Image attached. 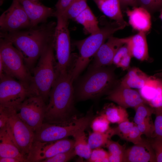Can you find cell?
Returning <instances> with one entry per match:
<instances>
[{
	"mask_svg": "<svg viewBox=\"0 0 162 162\" xmlns=\"http://www.w3.org/2000/svg\"><path fill=\"white\" fill-rule=\"evenodd\" d=\"M32 27L28 17L17 0H13L10 6L0 16V32H14Z\"/></svg>",
	"mask_w": 162,
	"mask_h": 162,
	"instance_id": "obj_13",
	"label": "cell"
},
{
	"mask_svg": "<svg viewBox=\"0 0 162 162\" xmlns=\"http://www.w3.org/2000/svg\"><path fill=\"white\" fill-rule=\"evenodd\" d=\"M76 155L74 148L58 154L49 158L43 160L41 162H66L73 158Z\"/></svg>",
	"mask_w": 162,
	"mask_h": 162,
	"instance_id": "obj_36",
	"label": "cell"
},
{
	"mask_svg": "<svg viewBox=\"0 0 162 162\" xmlns=\"http://www.w3.org/2000/svg\"><path fill=\"white\" fill-rule=\"evenodd\" d=\"M115 82L112 69L105 66L91 68L79 84L77 98L85 100L97 97L112 88Z\"/></svg>",
	"mask_w": 162,
	"mask_h": 162,
	"instance_id": "obj_5",
	"label": "cell"
},
{
	"mask_svg": "<svg viewBox=\"0 0 162 162\" xmlns=\"http://www.w3.org/2000/svg\"><path fill=\"white\" fill-rule=\"evenodd\" d=\"M152 139L150 142L155 153L156 162H162V139Z\"/></svg>",
	"mask_w": 162,
	"mask_h": 162,
	"instance_id": "obj_39",
	"label": "cell"
},
{
	"mask_svg": "<svg viewBox=\"0 0 162 162\" xmlns=\"http://www.w3.org/2000/svg\"><path fill=\"white\" fill-rule=\"evenodd\" d=\"M138 6L150 12L162 9V0H137Z\"/></svg>",
	"mask_w": 162,
	"mask_h": 162,
	"instance_id": "obj_35",
	"label": "cell"
},
{
	"mask_svg": "<svg viewBox=\"0 0 162 162\" xmlns=\"http://www.w3.org/2000/svg\"><path fill=\"white\" fill-rule=\"evenodd\" d=\"M73 81L69 71L58 75L49 94L44 122L67 125L78 118L74 113Z\"/></svg>",
	"mask_w": 162,
	"mask_h": 162,
	"instance_id": "obj_2",
	"label": "cell"
},
{
	"mask_svg": "<svg viewBox=\"0 0 162 162\" xmlns=\"http://www.w3.org/2000/svg\"><path fill=\"white\" fill-rule=\"evenodd\" d=\"M56 23L51 21L29 28L0 32V38L11 42L22 55L28 69L32 70L46 46L55 37Z\"/></svg>",
	"mask_w": 162,
	"mask_h": 162,
	"instance_id": "obj_1",
	"label": "cell"
},
{
	"mask_svg": "<svg viewBox=\"0 0 162 162\" xmlns=\"http://www.w3.org/2000/svg\"><path fill=\"white\" fill-rule=\"evenodd\" d=\"M128 17L129 22L133 28L139 32H146L150 29L151 17L150 12L139 7H133L132 10L126 11Z\"/></svg>",
	"mask_w": 162,
	"mask_h": 162,
	"instance_id": "obj_20",
	"label": "cell"
},
{
	"mask_svg": "<svg viewBox=\"0 0 162 162\" xmlns=\"http://www.w3.org/2000/svg\"><path fill=\"white\" fill-rule=\"evenodd\" d=\"M139 92L146 103L154 108H162V78L151 76Z\"/></svg>",
	"mask_w": 162,
	"mask_h": 162,
	"instance_id": "obj_17",
	"label": "cell"
},
{
	"mask_svg": "<svg viewBox=\"0 0 162 162\" xmlns=\"http://www.w3.org/2000/svg\"><path fill=\"white\" fill-rule=\"evenodd\" d=\"M0 157L16 158L26 162V158L16 145L7 123L0 128Z\"/></svg>",
	"mask_w": 162,
	"mask_h": 162,
	"instance_id": "obj_19",
	"label": "cell"
},
{
	"mask_svg": "<svg viewBox=\"0 0 162 162\" xmlns=\"http://www.w3.org/2000/svg\"><path fill=\"white\" fill-rule=\"evenodd\" d=\"M21 4L28 17L32 27L40 23L47 22L48 19L55 16V10L46 6L38 1L17 0Z\"/></svg>",
	"mask_w": 162,
	"mask_h": 162,
	"instance_id": "obj_16",
	"label": "cell"
},
{
	"mask_svg": "<svg viewBox=\"0 0 162 162\" xmlns=\"http://www.w3.org/2000/svg\"><path fill=\"white\" fill-rule=\"evenodd\" d=\"M160 18L162 20V9L160 10Z\"/></svg>",
	"mask_w": 162,
	"mask_h": 162,
	"instance_id": "obj_44",
	"label": "cell"
},
{
	"mask_svg": "<svg viewBox=\"0 0 162 162\" xmlns=\"http://www.w3.org/2000/svg\"><path fill=\"white\" fill-rule=\"evenodd\" d=\"M101 114L110 123H119L128 120V115L126 109L111 104L106 106Z\"/></svg>",
	"mask_w": 162,
	"mask_h": 162,
	"instance_id": "obj_25",
	"label": "cell"
},
{
	"mask_svg": "<svg viewBox=\"0 0 162 162\" xmlns=\"http://www.w3.org/2000/svg\"><path fill=\"white\" fill-rule=\"evenodd\" d=\"M3 1H4L5 0H2ZM36 0V1H38V0Z\"/></svg>",
	"mask_w": 162,
	"mask_h": 162,
	"instance_id": "obj_46",
	"label": "cell"
},
{
	"mask_svg": "<svg viewBox=\"0 0 162 162\" xmlns=\"http://www.w3.org/2000/svg\"><path fill=\"white\" fill-rule=\"evenodd\" d=\"M0 57L3 65L1 76L7 74L29 86L32 76L22 55L11 42L2 38L0 39Z\"/></svg>",
	"mask_w": 162,
	"mask_h": 162,
	"instance_id": "obj_6",
	"label": "cell"
},
{
	"mask_svg": "<svg viewBox=\"0 0 162 162\" xmlns=\"http://www.w3.org/2000/svg\"><path fill=\"white\" fill-rule=\"evenodd\" d=\"M123 162H156L155 153L150 142L143 140L125 149Z\"/></svg>",
	"mask_w": 162,
	"mask_h": 162,
	"instance_id": "obj_18",
	"label": "cell"
},
{
	"mask_svg": "<svg viewBox=\"0 0 162 162\" xmlns=\"http://www.w3.org/2000/svg\"><path fill=\"white\" fill-rule=\"evenodd\" d=\"M74 141L66 138L56 141H34L26 162H41L61 153L74 148Z\"/></svg>",
	"mask_w": 162,
	"mask_h": 162,
	"instance_id": "obj_12",
	"label": "cell"
},
{
	"mask_svg": "<svg viewBox=\"0 0 162 162\" xmlns=\"http://www.w3.org/2000/svg\"><path fill=\"white\" fill-rule=\"evenodd\" d=\"M128 38H119L112 35L109 37L94 56L91 68L104 67L112 64L116 52L120 47L127 43Z\"/></svg>",
	"mask_w": 162,
	"mask_h": 162,
	"instance_id": "obj_14",
	"label": "cell"
},
{
	"mask_svg": "<svg viewBox=\"0 0 162 162\" xmlns=\"http://www.w3.org/2000/svg\"><path fill=\"white\" fill-rule=\"evenodd\" d=\"M120 84L125 86L138 89L142 88L149 80V76L139 68L133 67L128 70Z\"/></svg>",
	"mask_w": 162,
	"mask_h": 162,
	"instance_id": "obj_23",
	"label": "cell"
},
{
	"mask_svg": "<svg viewBox=\"0 0 162 162\" xmlns=\"http://www.w3.org/2000/svg\"><path fill=\"white\" fill-rule=\"evenodd\" d=\"M0 111L7 117L16 145L26 160L34 141V132L18 117L13 107L0 106Z\"/></svg>",
	"mask_w": 162,
	"mask_h": 162,
	"instance_id": "obj_10",
	"label": "cell"
},
{
	"mask_svg": "<svg viewBox=\"0 0 162 162\" xmlns=\"http://www.w3.org/2000/svg\"><path fill=\"white\" fill-rule=\"evenodd\" d=\"M73 0H58L55 5V17L63 15Z\"/></svg>",
	"mask_w": 162,
	"mask_h": 162,
	"instance_id": "obj_40",
	"label": "cell"
},
{
	"mask_svg": "<svg viewBox=\"0 0 162 162\" xmlns=\"http://www.w3.org/2000/svg\"><path fill=\"white\" fill-rule=\"evenodd\" d=\"M134 125V123L129 120L122 122L118 124L117 127L113 128L114 135H117L122 139L126 140Z\"/></svg>",
	"mask_w": 162,
	"mask_h": 162,
	"instance_id": "obj_33",
	"label": "cell"
},
{
	"mask_svg": "<svg viewBox=\"0 0 162 162\" xmlns=\"http://www.w3.org/2000/svg\"><path fill=\"white\" fill-rule=\"evenodd\" d=\"M106 98L125 109L134 108L141 104L146 103L139 92L121 84L111 90Z\"/></svg>",
	"mask_w": 162,
	"mask_h": 162,
	"instance_id": "obj_15",
	"label": "cell"
},
{
	"mask_svg": "<svg viewBox=\"0 0 162 162\" xmlns=\"http://www.w3.org/2000/svg\"><path fill=\"white\" fill-rule=\"evenodd\" d=\"M0 162H24L21 159L13 157H0Z\"/></svg>",
	"mask_w": 162,
	"mask_h": 162,
	"instance_id": "obj_42",
	"label": "cell"
},
{
	"mask_svg": "<svg viewBox=\"0 0 162 162\" xmlns=\"http://www.w3.org/2000/svg\"><path fill=\"white\" fill-rule=\"evenodd\" d=\"M46 106L41 97L31 95L13 107L18 117L35 133L40 129L44 122Z\"/></svg>",
	"mask_w": 162,
	"mask_h": 162,
	"instance_id": "obj_9",
	"label": "cell"
},
{
	"mask_svg": "<svg viewBox=\"0 0 162 162\" xmlns=\"http://www.w3.org/2000/svg\"><path fill=\"white\" fill-rule=\"evenodd\" d=\"M135 114L134 117V123L139 124H152V115L154 113V108L142 103L135 107Z\"/></svg>",
	"mask_w": 162,
	"mask_h": 162,
	"instance_id": "obj_27",
	"label": "cell"
},
{
	"mask_svg": "<svg viewBox=\"0 0 162 162\" xmlns=\"http://www.w3.org/2000/svg\"><path fill=\"white\" fill-rule=\"evenodd\" d=\"M105 15L117 22L126 26L121 9L120 0H92Z\"/></svg>",
	"mask_w": 162,
	"mask_h": 162,
	"instance_id": "obj_22",
	"label": "cell"
},
{
	"mask_svg": "<svg viewBox=\"0 0 162 162\" xmlns=\"http://www.w3.org/2000/svg\"><path fill=\"white\" fill-rule=\"evenodd\" d=\"M121 6L125 7L127 6L133 7H137L138 5L137 0H120Z\"/></svg>",
	"mask_w": 162,
	"mask_h": 162,
	"instance_id": "obj_41",
	"label": "cell"
},
{
	"mask_svg": "<svg viewBox=\"0 0 162 162\" xmlns=\"http://www.w3.org/2000/svg\"><path fill=\"white\" fill-rule=\"evenodd\" d=\"M31 95L28 86L6 74L0 76V106L14 107Z\"/></svg>",
	"mask_w": 162,
	"mask_h": 162,
	"instance_id": "obj_11",
	"label": "cell"
},
{
	"mask_svg": "<svg viewBox=\"0 0 162 162\" xmlns=\"http://www.w3.org/2000/svg\"><path fill=\"white\" fill-rule=\"evenodd\" d=\"M109 152L100 148H97L92 150L87 161L90 162H109Z\"/></svg>",
	"mask_w": 162,
	"mask_h": 162,
	"instance_id": "obj_37",
	"label": "cell"
},
{
	"mask_svg": "<svg viewBox=\"0 0 162 162\" xmlns=\"http://www.w3.org/2000/svg\"><path fill=\"white\" fill-rule=\"evenodd\" d=\"M132 57L126 43L118 50L114 57L112 64L124 70H128L130 68Z\"/></svg>",
	"mask_w": 162,
	"mask_h": 162,
	"instance_id": "obj_28",
	"label": "cell"
},
{
	"mask_svg": "<svg viewBox=\"0 0 162 162\" xmlns=\"http://www.w3.org/2000/svg\"><path fill=\"white\" fill-rule=\"evenodd\" d=\"M92 120V116L88 115L77 118L67 125L43 122L40 129L34 133V141L51 142L70 136H73L78 133L85 131L91 124Z\"/></svg>",
	"mask_w": 162,
	"mask_h": 162,
	"instance_id": "obj_7",
	"label": "cell"
},
{
	"mask_svg": "<svg viewBox=\"0 0 162 162\" xmlns=\"http://www.w3.org/2000/svg\"><path fill=\"white\" fill-rule=\"evenodd\" d=\"M116 21L108 23L100 28L96 33L91 34L87 38L75 42L79 55L73 69L70 70L73 80H76L89 62L101 46L106 40L116 31L126 26Z\"/></svg>",
	"mask_w": 162,
	"mask_h": 162,
	"instance_id": "obj_4",
	"label": "cell"
},
{
	"mask_svg": "<svg viewBox=\"0 0 162 162\" xmlns=\"http://www.w3.org/2000/svg\"><path fill=\"white\" fill-rule=\"evenodd\" d=\"M142 134L137 126L134 125L130 131L126 140L132 142L134 144H138L144 140L141 137Z\"/></svg>",
	"mask_w": 162,
	"mask_h": 162,
	"instance_id": "obj_38",
	"label": "cell"
},
{
	"mask_svg": "<svg viewBox=\"0 0 162 162\" xmlns=\"http://www.w3.org/2000/svg\"><path fill=\"white\" fill-rule=\"evenodd\" d=\"M105 146L109 151V162H123L125 146H122L117 142L108 140Z\"/></svg>",
	"mask_w": 162,
	"mask_h": 162,
	"instance_id": "obj_30",
	"label": "cell"
},
{
	"mask_svg": "<svg viewBox=\"0 0 162 162\" xmlns=\"http://www.w3.org/2000/svg\"><path fill=\"white\" fill-rule=\"evenodd\" d=\"M127 44L132 57L141 61L149 60L145 32H139L129 37Z\"/></svg>",
	"mask_w": 162,
	"mask_h": 162,
	"instance_id": "obj_21",
	"label": "cell"
},
{
	"mask_svg": "<svg viewBox=\"0 0 162 162\" xmlns=\"http://www.w3.org/2000/svg\"><path fill=\"white\" fill-rule=\"evenodd\" d=\"M114 135L113 128H110L107 131L100 133L93 131L90 133L88 141L92 149L100 148L105 145L108 140Z\"/></svg>",
	"mask_w": 162,
	"mask_h": 162,
	"instance_id": "obj_29",
	"label": "cell"
},
{
	"mask_svg": "<svg viewBox=\"0 0 162 162\" xmlns=\"http://www.w3.org/2000/svg\"><path fill=\"white\" fill-rule=\"evenodd\" d=\"M57 22L54 38V49L58 74H64L69 70L71 62V43L68 28V20L63 15L56 17Z\"/></svg>",
	"mask_w": 162,
	"mask_h": 162,
	"instance_id": "obj_8",
	"label": "cell"
},
{
	"mask_svg": "<svg viewBox=\"0 0 162 162\" xmlns=\"http://www.w3.org/2000/svg\"><path fill=\"white\" fill-rule=\"evenodd\" d=\"M87 0H73L62 15L68 20L74 19L88 6Z\"/></svg>",
	"mask_w": 162,
	"mask_h": 162,
	"instance_id": "obj_31",
	"label": "cell"
},
{
	"mask_svg": "<svg viewBox=\"0 0 162 162\" xmlns=\"http://www.w3.org/2000/svg\"><path fill=\"white\" fill-rule=\"evenodd\" d=\"M155 118L152 138L162 139V108H154Z\"/></svg>",
	"mask_w": 162,
	"mask_h": 162,
	"instance_id": "obj_34",
	"label": "cell"
},
{
	"mask_svg": "<svg viewBox=\"0 0 162 162\" xmlns=\"http://www.w3.org/2000/svg\"><path fill=\"white\" fill-rule=\"evenodd\" d=\"M110 122L102 114L95 118L91 123V127L94 132L104 133L107 131L110 128Z\"/></svg>",
	"mask_w": 162,
	"mask_h": 162,
	"instance_id": "obj_32",
	"label": "cell"
},
{
	"mask_svg": "<svg viewBox=\"0 0 162 162\" xmlns=\"http://www.w3.org/2000/svg\"><path fill=\"white\" fill-rule=\"evenodd\" d=\"M7 122V119L5 115L0 111V128L4 127Z\"/></svg>",
	"mask_w": 162,
	"mask_h": 162,
	"instance_id": "obj_43",
	"label": "cell"
},
{
	"mask_svg": "<svg viewBox=\"0 0 162 162\" xmlns=\"http://www.w3.org/2000/svg\"><path fill=\"white\" fill-rule=\"evenodd\" d=\"M74 141V149L76 155L88 159L92 150L89 145L84 131L78 133L73 136Z\"/></svg>",
	"mask_w": 162,
	"mask_h": 162,
	"instance_id": "obj_26",
	"label": "cell"
},
{
	"mask_svg": "<svg viewBox=\"0 0 162 162\" xmlns=\"http://www.w3.org/2000/svg\"><path fill=\"white\" fill-rule=\"evenodd\" d=\"M158 71H162V69L160 70H159Z\"/></svg>",
	"mask_w": 162,
	"mask_h": 162,
	"instance_id": "obj_45",
	"label": "cell"
},
{
	"mask_svg": "<svg viewBox=\"0 0 162 162\" xmlns=\"http://www.w3.org/2000/svg\"><path fill=\"white\" fill-rule=\"evenodd\" d=\"M54 49V38L46 46L32 70L33 74L29 86L31 95L40 96L46 102L58 75Z\"/></svg>",
	"mask_w": 162,
	"mask_h": 162,
	"instance_id": "obj_3",
	"label": "cell"
},
{
	"mask_svg": "<svg viewBox=\"0 0 162 162\" xmlns=\"http://www.w3.org/2000/svg\"><path fill=\"white\" fill-rule=\"evenodd\" d=\"M83 27L85 32L90 34L100 30L97 19L88 6L74 19Z\"/></svg>",
	"mask_w": 162,
	"mask_h": 162,
	"instance_id": "obj_24",
	"label": "cell"
}]
</instances>
